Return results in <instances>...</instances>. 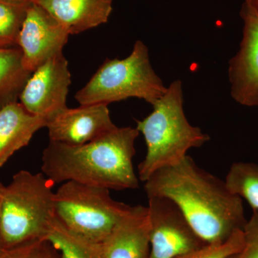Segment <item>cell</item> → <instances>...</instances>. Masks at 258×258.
Segmentation results:
<instances>
[{
  "instance_id": "cell-23",
  "label": "cell",
  "mask_w": 258,
  "mask_h": 258,
  "mask_svg": "<svg viewBox=\"0 0 258 258\" xmlns=\"http://www.w3.org/2000/svg\"><path fill=\"white\" fill-rule=\"evenodd\" d=\"M5 189V186L3 184V183L0 181V207H1L2 200H3V195H4V191Z\"/></svg>"
},
{
  "instance_id": "cell-1",
  "label": "cell",
  "mask_w": 258,
  "mask_h": 258,
  "mask_svg": "<svg viewBox=\"0 0 258 258\" xmlns=\"http://www.w3.org/2000/svg\"><path fill=\"white\" fill-rule=\"evenodd\" d=\"M144 182L148 198H167L175 203L207 244L225 242L247 222L242 199L189 156L155 171Z\"/></svg>"
},
{
  "instance_id": "cell-13",
  "label": "cell",
  "mask_w": 258,
  "mask_h": 258,
  "mask_svg": "<svg viewBox=\"0 0 258 258\" xmlns=\"http://www.w3.org/2000/svg\"><path fill=\"white\" fill-rule=\"evenodd\" d=\"M68 30L76 35L106 23L113 0H34Z\"/></svg>"
},
{
  "instance_id": "cell-6",
  "label": "cell",
  "mask_w": 258,
  "mask_h": 258,
  "mask_svg": "<svg viewBox=\"0 0 258 258\" xmlns=\"http://www.w3.org/2000/svg\"><path fill=\"white\" fill-rule=\"evenodd\" d=\"M56 217L69 230L94 243H101L131 207L115 201L110 190L69 181L54 195Z\"/></svg>"
},
{
  "instance_id": "cell-15",
  "label": "cell",
  "mask_w": 258,
  "mask_h": 258,
  "mask_svg": "<svg viewBox=\"0 0 258 258\" xmlns=\"http://www.w3.org/2000/svg\"><path fill=\"white\" fill-rule=\"evenodd\" d=\"M31 74L24 67L20 47L0 48V108L17 102Z\"/></svg>"
},
{
  "instance_id": "cell-11",
  "label": "cell",
  "mask_w": 258,
  "mask_h": 258,
  "mask_svg": "<svg viewBox=\"0 0 258 258\" xmlns=\"http://www.w3.org/2000/svg\"><path fill=\"white\" fill-rule=\"evenodd\" d=\"M106 104H92L62 110L47 120L50 142L83 145L117 128Z\"/></svg>"
},
{
  "instance_id": "cell-8",
  "label": "cell",
  "mask_w": 258,
  "mask_h": 258,
  "mask_svg": "<svg viewBox=\"0 0 258 258\" xmlns=\"http://www.w3.org/2000/svg\"><path fill=\"white\" fill-rule=\"evenodd\" d=\"M71 83L69 62L61 52L32 73L20 93V103L32 114L48 120L67 108Z\"/></svg>"
},
{
  "instance_id": "cell-21",
  "label": "cell",
  "mask_w": 258,
  "mask_h": 258,
  "mask_svg": "<svg viewBox=\"0 0 258 258\" xmlns=\"http://www.w3.org/2000/svg\"><path fill=\"white\" fill-rule=\"evenodd\" d=\"M244 244L237 253L228 258H258V210L246 222L243 229Z\"/></svg>"
},
{
  "instance_id": "cell-17",
  "label": "cell",
  "mask_w": 258,
  "mask_h": 258,
  "mask_svg": "<svg viewBox=\"0 0 258 258\" xmlns=\"http://www.w3.org/2000/svg\"><path fill=\"white\" fill-rule=\"evenodd\" d=\"M230 191L258 210V164L239 161L231 165L225 180Z\"/></svg>"
},
{
  "instance_id": "cell-9",
  "label": "cell",
  "mask_w": 258,
  "mask_h": 258,
  "mask_svg": "<svg viewBox=\"0 0 258 258\" xmlns=\"http://www.w3.org/2000/svg\"><path fill=\"white\" fill-rule=\"evenodd\" d=\"M69 35L63 25L32 2L18 38L24 67L32 73L50 57L62 52Z\"/></svg>"
},
{
  "instance_id": "cell-20",
  "label": "cell",
  "mask_w": 258,
  "mask_h": 258,
  "mask_svg": "<svg viewBox=\"0 0 258 258\" xmlns=\"http://www.w3.org/2000/svg\"><path fill=\"white\" fill-rule=\"evenodd\" d=\"M0 258H62L61 254L46 239H40L3 249Z\"/></svg>"
},
{
  "instance_id": "cell-25",
  "label": "cell",
  "mask_w": 258,
  "mask_h": 258,
  "mask_svg": "<svg viewBox=\"0 0 258 258\" xmlns=\"http://www.w3.org/2000/svg\"><path fill=\"white\" fill-rule=\"evenodd\" d=\"M15 1L33 2V1H34V0H15Z\"/></svg>"
},
{
  "instance_id": "cell-4",
  "label": "cell",
  "mask_w": 258,
  "mask_h": 258,
  "mask_svg": "<svg viewBox=\"0 0 258 258\" xmlns=\"http://www.w3.org/2000/svg\"><path fill=\"white\" fill-rule=\"evenodd\" d=\"M53 183L42 172L18 171L5 186L0 207L5 249L45 239L55 216Z\"/></svg>"
},
{
  "instance_id": "cell-3",
  "label": "cell",
  "mask_w": 258,
  "mask_h": 258,
  "mask_svg": "<svg viewBox=\"0 0 258 258\" xmlns=\"http://www.w3.org/2000/svg\"><path fill=\"white\" fill-rule=\"evenodd\" d=\"M182 83L175 80L153 106V111L137 120L143 134L147 154L138 168L139 179L146 181L155 171L175 165L192 148L201 147L210 139L199 127L190 124L184 111Z\"/></svg>"
},
{
  "instance_id": "cell-2",
  "label": "cell",
  "mask_w": 258,
  "mask_h": 258,
  "mask_svg": "<svg viewBox=\"0 0 258 258\" xmlns=\"http://www.w3.org/2000/svg\"><path fill=\"white\" fill-rule=\"evenodd\" d=\"M139 132L132 127L114 130L83 145L50 142L42 156V172L53 184L73 181L109 190L136 189L135 142Z\"/></svg>"
},
{
  "instance_id": "cell-7",
  "label": "cell",
  "mask_w": 258,
  "mask_h": 258,
  "mask_svg": "<svg viewBox=\"0 0 258 258\" xmlns=\"http://www.w3.org/2000/svg\"><path fill=\"white\" fill-rule=\"evenodd\" d=\"M150 251L148 258H176L203 247L180 209L167 198H148Z\"/></svg>"
},
{
  "instance_id": "cell-24",
  "label": "cell",
  "mask_w": 258,
  "mask_h": 258,
  "mask_svg": "<svg viewBox=\"0 0 258 258\" xmlns=\"http://www.w3.org/2000/svg\"><path fill=\"white\" fill-rule=\"evenodd\" d=\"M5 249L4 244H3V239H2L1 233H0V252Z\"/></svg>"
},
{
  "instance_id": "cell-12",
  "label": "cell",
  "mask_w": 258,
  "mask_h": 258,
  "mask_svg": "<svg viewBox=\"0 0 258 258\" xmlns=\"http://www.w3.org/2000/svg\"><path fill=\"white\" fill-rule=\"evenodd\" d=\"M150 222L147 207H131L110 235L99 243L100 258H148Z\"/></svg>"
},
{
  "instance_id": "cell-16",
  "label": "cell",
  "mask_w": 258,
  "mask_h": 258,
  "mask_svg": "<svg viewBox=\"0 0 258 258\" xmlns=\"http://www.w3.org/2000/svg\"><path fill=\"white\" fill-rule=\"evenodd\" d=\"M45 239L60 252L62 258H100L99 243L90 242L71 232L56 215Z\"/></svg>"
},
{
  "instance_id": "cell-5",
  "label": "cell",
  "mask_w": 258,
  "mask_h": 258,
  "mask_svg": "<svg viewBox=\"0 0 258 258\" xmlns=\"http://www.w3.org/2000/svg\"><path fill=\"white\" fill-rule=\"evenodd\" d=\"M166 89L153 69L147 45L137 40L128 57L107 59L75 98L81 106L108 105L129 98L143 99L152 106Z\"/></svg>"
},
{
  "instance_id": "cell-14",
  "label": "cell",
  "mask_w": 258,
  "mask_h": 258,
  "mask_svg": "<svg viewBox=\"0 0 258 258\" xmlns=\"http://www.w3.org/2000/svg\"><path fill=\"white\" fill-rule=\"evenodd\" d=\"M47 123L46 118L32 114L18 102L0 108V168L28 145L34 134L46 127Z\"/></svg>"
},
{
  "instance_id": "cell-22",
  "label": "cell",
  "mask_w": 258,
  "mask_h": 258,
  "mask_svg": "<svg viewBox=\"0 0 258 258\" xmlns=\"http://www.w3.org/2000/svg\"><path fill=\"white\" fill-rule=\"evenodd\" d=\"M244 4L253 10L258 14V0H245Z\"/></svg>"
},
{
  "instance_id": "cell-18",
  "label": "cell",
  "mask_w": 258,
  "mask_h": 258,
  "mask_svg": "<svg viewBox=\"0 0 258 258\" xmlns=\"http://www.w3.org/2000/svg\"><path fill=\"white\" fill-rule=\"evenodd\" d=\"M31 3L0 0V48L18 46L19 33Z\"/></svg>"
},
{
  "instance_id": "cell-10",
  "label": "cell",
  "mask_w": 258,
  "mask_h": 258,
  "mask_svg": "<svg viewBox=\"0 0 258 258\" xmlns=\"http://www.w3.org/2000/svg\"><path fill=\"white\" fill-rule=\"evenodd\" d=\"M244 22L240 48L229 61L230 94L247 107L258 106V14L245 4L241 10Z\"/></svg>"
},
{
  "instance_id": "cell-19",
  "label": "cell",
  "mask_w": 258,
  "mask_h": 258,
  "mask_svg": "<svg viewBox=\"0 0 258 258\" xmlns=\"http://www.w3.org/2000/svg\"><path fill=\"white\" fill-rule=\"evenodd\" d=\"M243 244V230H236L225 242L207 244L176 258H228L239 252Z\"/></svg>"
}]
</instances>
